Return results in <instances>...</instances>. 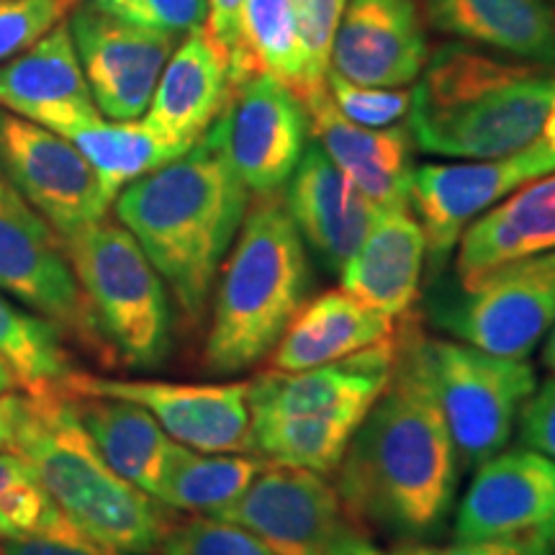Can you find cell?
<instances>
[{
	"instance_id": "obj_1",
	"label": "cell",
	"mask_w": 555,
	"mask_h": 555,
	"mask_svg": "<svg viewBox=\"0 0 555 555\" xmlns=\"http://www.w3.org/2000/svg\"><path fill=\"white\" fill-rule=\"evenodd\" d=\"M335 474L345 519L365 532L429 538L453 509L457 450L435 391L429 337L412 314L397 330L391 378Z\"/></svg>"
},
{
	"instance_id": "obj_2",
	"label": "cell",
	"mask_w": 555,
	"mask_h": 555,
	"mask_svg": "<svg viewBox=\"0 0 555 555\" xmlns=\"http://www.w3.org/2000/svg\"><path fill=\"white\" fill-rule=\"evenodd\" d=\"M114 204L183 317L198 324L249 206L217 137L206 131L189 152L129 183Z\"/></svg>"
},
{
	"instance_id": "obj_3",
	"label": "cell",
	"mask_w": 555,
	"mask_h": 555,
	"mask_svg": "<svg viewBox=\"0 0 555 555\" xmlns=\"http://www.w3.org/2000/svg\"><path fill=\"white\" fill-rule=\"evenodd\" d=\"M553 103V69L450 41L416 78L409 134L429 155L496 159L535 144Z\"/></svg>"
},
{
	"instance_id": "obj_4",
	"label": "cell",
	"mask_w": 555,
	"mask_h": 555,
	"mask_svg": "<svg viewBox=\"0 0 555 555\" xmlns=\"http://www.w3.org/2000/svg\"><path fill=\"white\" fill-rule=\"evenodd\" d=\"M219 273L204 365L232 376L273 352L311 288L309 249L281 193L258 196L247 206Z\"/></svg>"
},
{
	"instance_id": "obj_5",
	"label": "cell",
	"mask_w": 555,
	"mask_h": 555,
	"mask_svg": "<svg viewBox=\"0 0 555 555\" xmlns=\"http://www.w3.org/2000/svg\"><path fill=\"white\" fill-rule=\"evenodd\" d=\"M13 453L54 504L90 538L121 553H157L172 525L163 504L108 466L65 391L24 397Z\"/></svg>"
},
{
	"instance_id": "obj_6",
	"label": "cell",
	"mask_w": 555,
	"mask_h": 555,
	"mask_svg": "<svg viewBox=\"0 0 555 555\" xmlns=\"http://www.w3.org/2000/svg\"><path fill=\"white\" fill-rule=\"evenodd\" d=\"M95 327L129 367H157L170 352V298L131 232L93 221L62 237Z\"/></svg>"
},
{
	"instance_id": "obj_7",
	"label": "cell",
	"mask_w": 555,
	"mask_h": 555,
	"mask_svg": "<svg viewBox=\"0 0 555 555\" xmlns=\"http://www.w3.org/2000/svg\"><path fill=\"white\" fill-rule=\"evenodd\" d=\"M429 319L457 343L527 360L555 324V249L457 281L433 296Z\"/></svg>"
},
{
	"instance_id": "obj_8",
	"label": "cell",
	"mask_w": 555,
	"mask_h": 555,
	"mask_svg": "<svg viewBox=\"0 0 555 555\" xmlns=\"http://www.w3.org/2000/svg\"><path fill=\"white\" fill-rule=\"evenodd\" d=\"M0 291L52 322L103 360L111 347L95 327L60 232L0 170Z\"/></svg>"
},
{
	"instance_id": "obj_9",
	"label": "cell",
	"mask_w": 555,
	"mask_h": 555,
	"mask_svg": "<svg viewBox=\"0 0 555 555\" xmlns=\"http://www.w3.org/2000/svg\"><path fill=\"white\" fill-rule=\"evenodd\" d=\"M429 365L457 455L478 468L509 442L525 401L538 388L535 367L457 339H429Z\"/></svg>"
},
{
	"instance_id": "obj_10",
	"label": "cell",
	"mask_w": 555,
	"mask_h": 555,
	"mask_svg": "<svg viewBox=\"0 0 555 555\" xmlns=\"http://www.w3.org/2000/svg\"><path fill=\"white\" fill-rule=\"evenodd\" d=\"M551 172H555V152L543 139L506 157L414 168L409 201L425 229L429 270L437 273L446 266L478 217L517 189Z\"/></svg>"
},
{
	"instance_id": "obj_11",
	"label": "cell",
	"mask_w": 555,
	"mask_h": 555,
	"mask_svg": "<svg viewBox=\"0 0 555 555\" xmlns=\"http://www.w3.org/2000/svg\"><path fill=\"white\" fill-rule=\"evenodd\" d=\"M62 391L69 397L131 401L147 409L172 440L201 453H255L249 380L170 384L75 371L62 384Z\"/></svg>"
},
{
	"instance_id": "obj_12",
	"label": "cell",
	"mask_w": 555,
	"mask_h": 555,
	"mask_svg": "<svg viewBox=\"0 0 555 555\" xmlns=\"http://www.w3.org/2000/svg\"><path fill=\"white\" fill-rule=\"evenodd\" d=\"M232 170L255 196L281 193L309 147V114L291 90L268 73L234 86L219 119L208 127Z\"/></svg>"
},
{
	"instance_id": "obj_13",
	"label": "cell",
	"mask_w": 555,
	"mask_h": 555,
	"mask_svg": "<svg viewBox=\"0 0 555 555\" xmlns=\"http://www.w3.org/2000/svg\"><path fill=\"white\" fill-rule=\"evenodd\" d=\"M0 170L60 237L106 219L114 204L73 142L5 108H0Z\"/></svg>"
},
{
	"instance_id": "obj_14",
	"label": "cell",
	"mask_w": 555,
	"mask_h": 555,
	"mask_svg": "<svg viewBox=\"0 0 555 555\" xmlns=\"http://www.w3.org/2000/svg\"><path fill=\"white\" fill-rule=\"evenodd\" d=\"M67 26L95 108L114 121L142 119L178 37L142 29L88 0L75 5Z\"/></svg>"
},
{
	"instance_id": "obj_15",
	"label": "cell",
	"mask_w": 555,
	"mask_h": 555,
	"mask_svg": "<svg viewBox=\"0 0 555 555\" xmlns=\"http://www.w3.org/2000/svg\"><path fill=\"white\" fill-rule=\"evenodd\" d=\"M208 517L245 527L275 555H324L347 522L327 476L270 461L232 504Z\"/></svg>"
},
{
	"instance_id": "obj_16",
	"label": "cell",
	"mask_w": 555,
	"mask_h": 555,
	"mask_svg": "<svg viewBox=\"0 0 555 555\" xmlns=\"http://www.w3.org/2000/svg\"><path fill=\"white\" fill-rule=\"evenodd\" d=\"M547 538L555 543V461L532 448L499 450L478 466L455 517L457 540Z\"/></svg>"
},
{
	"instance_id": "obj_17",
	"label": "cell",
	"mask_w": 555,
	"mask_h": 555,
	"mask_svg": "<svg viewBox=\"0 0 555 555\" xmlns=\"http://www.w3.org/2000/svg\"><path fill=\"white\" fill-rule=\"evenodd\" d=\"M429 60L425 18L414 0H347L330 69L371 88H404Z\"/></svg>"
},
{
	"instance_id": "obj_18",
	"label": "cell",
	"mask_w": 555,
	"mask_h": 555,
	"mask_svg": "<svg viewBox=\"0 0 555 555\" xmlns=\"http://www.w3.org/2000/svg\"><path fill=\"white\" fill-rule=\"evenodd\" d=\"M283 204L304 245L330 273L337 275L365 240L367 229L380 211L324 155L319 144H309L304 157L298 159L294 176L286 183Z\"/></svg>"
},
{
	"instance_id": "obj_19",
	"label": "cell",
	"mask_w": 555,
	"mask_h": 555,
	"mask_svg": "<svg viewBox=\"0 0 555 555\" xmlns=\"http://www.w3.org/2000/svg\"><path fill=\"white\" fill-rule=\"evenodd\" d=\"M232 90V57L201 26L172 50L142 121L165 142L189 152L219 119Z\"/></svg>"
},
{
	"instance_id": "obj_20",
	"label": "cell",
	"mask_w": 555,
	"mask_h": 555,
	"mask_svg": "<svg viewBox=\"0 0 555 555\" xmlns=\"http://www.w3.org/2000/svg\"><path fill=\"white\" fill-rule=\"evenodd\" d=\"M309 131L332 163L378 208L412 206V134L409 127L367 129L347 121L330 90L304 101Z\"/></svg>"
},
{
	"instance_id": "obj_21",
	"label": "cell",
	"mask_w": 555,
	"mask_h": 555,
	"mask_svg": "<svg viewBox=\"0 0 555 555\" xmlns=\"http://www.w3.org/2000/svg\"><path fill=\"white\" fill-rule=\"evenodd\" d=\"M425 260L427 237L412 206L380 208L365 240L339 270V283L365 307L401 319L420 296Z\"/></svg>"
},
{
	"instance_id": "obj_22",
	"label": "cell",
	"mask_w": 555,
	"mask_h": 555,
	"mask_svg": "<svg viewBox=\"0 0 555 555\" xmlns=\"http://www.w3.org/2000/svg\"><path fill=\"white\" fill-rule=\"evenodd\" d=\"M397 332L365 350L309 371H268L249 380V414H317L347 401H376L391 378Z\"/></svg>"
},
{
	"instance_id": "obj_23",
	"label": "cell",
	"mask_w": 555,
	"mask_h": 555,
	"mask_svg": "<svg viewBox=\"0 0 555 555\" xmlns=\"http://www.w3.org/2000/svg\"><path fill=\"white\" fill-rule=\"evenodd\" d=\"M422 18L463 44L555 73V5L547 0H414Z\"/></svg>"
},
{
	"instance_id": "obj_24",
	"label": "cell",
	"mask_w": 555,
	"mask_h": 555,
	"mask_svg": "<svg viewBox=\"0 0 555 555\" xmlns=\"http://www.w3.org/2000/svg\"><path fill=\"white\" fill-rule=\"evenodd\" d=\"M0 108L47 129H54L67 116L95 108L65 21L29 50L0 65Z\"/></svg>"
},
{
	"instance_id": "obj_25",
	"label": "cell",
	"mask_w": 555,
	"mask_h": 555,
	"mask_svg": "<svg viewBox=\"0 0 555 555\" xmlns=\"http://www.w3.org/2000/svg\"><path fill=\"white\" fill-rule=\"evenodd\" d=\"M457 249V281L555 249V172L517 189L478 217Z\"/></svg>"
},
{
	"instance_id": "obj_26",
	"label": "cell",
	"mask_w": 555,
	"mask_h": 555,
	"mask_svg": "<svg viewBox=\"0 0 555 555\" xmlns=\"http://www.w3.org/2000/svg\"><path fill=\"white\" fill-rule=\"evenodd\" d=\"M393 335V319L358 298L327 291L307 301L270 352V371L296 373L335 363Z\"/></svg>"
},
{
	"instance_id": "obj_27",
	"label": "cell",
	"mask_w": 555,
	"mask_h": 555,
	"mask_svg": "<svg viewBox=\"0 0 555 555\" xmlns=\"http://www.w3.org/2000/svg\"><path fill=\"white\" fill-rule=\"evenodd\" d=\"M82 427L108 466L152 499L157 496L176 440L147 409L121 399L73 397Z\"/></svg>"
},
{
	"instance_id": "obj_28",
	"label": "cell",
	"mask_w": 555,
	"mask_h": 555,
	"mask_svg": "<svg viewBox=\"0 0 555 555\" xmlns=\"http://www.w3.org/2000/svg\"><path fill=\"white\" fill-rule=\"evenodd\" d=\"M52 131L80 150L90 168L99 172L111 201H116L137 178L183 155V150L157 137L144 121H114L106 119L99 108L67 116Z\"/></svg>"
},
{
	"instance_id": "obj_29",
	"label": "cell",
	"mask_w": 555,
	"mask_h": 555,
	"mask_svg": "<svg viewBox=\"0 0 555 555\" xmlns=\"http://www.w3.org/2000/svg\"><path fill=\"white\" fill-rule=\"evenodd\" d=\"M373 404L376 401H347L317 414L253 416L255 453L281 466L335 474Z\"/></svg>"
},
{
	"instance_id": "obj_30",
	"label": "cell",
	"mask_w": 555,
	"mask_h": 555,
	"mask_svg": "<svg viewBox=\"0 0 555 555\" xmlns=\"http://www.w3.org/2000/svg\"><path fill=\"white\" fill-rule=\"evenodd\" d=\"M266 466V457L258 455L201 453L176 442L155 499L178 512L214 515L232 504Z\"/></svg>"
},
{
	"instance_id": "obj_31",
	"label": "cell",
	"mask_w": 555,
	"mask_h": 555,
	"mask_svg": "<svg viewBox=\"0 0 555 555\" xmlns=\"http://www.w3.org/2000/svg\"><path fill=\"white\" fill-rule=\"evenodd\" d=\"M242 50L234 65V86L268 73L294 90L307 93V62L298 41L294 0H242L240 13Z\"/></svg>"
},
{
	"instance_id": "obj_32",
	"label": "cell",
	"mask_w": 555,
	"mask_h": 555,
	"mask_svg": "<svg viewBox=\"0 0 555 555\" xmlns=\"http://www.w3.org/2000/svg\"><path fill=\"white\" fill-rule=\"evenodd\" d=\"M0 358L16 373L18 386L31 397L62 391V384L73 376L62 332L47 319L34 317L11 301L0 291Z\"/></svg>"
},
{
	"instance_id": "obj_33",
	"label": "cell",
	"mask_w": 555,
	"mask_h": 555,
	"mask_svg": "<svg viewBox=\"0 0 555 555\" xmlns=\"http://www.w3.org/2000/svg\"><path fill=\"white\" fill-rule=\"evenodd\" d=\"M29 463L13 450L0 453V543L11 538L34 535L65 522Z\"/></svg>"
},
{
	"instance_id": "obj_34",
	"label": "cell",
	"mask_w": 555,
	"mask_h": 555,
	"mask_svg": "<svg viewBox=\"0 0 555 555\" xmlns=\"http://www.w3.org/2000/svg\"><path fill=\"white\" fill-rule=\"evenodd\" d=\"M157 555H275L270 547L224 519L198 515L185 522H172L165 532Z\"/></svg>"
},
{
	"instance_id": "obj_35",
	"label": "cell",
	"mask_w": 555,
	"mask_h": 555,
	"mask_svg": "<svg viewBox=\"0 0 555 555\" xmlns=\"http://www.w3.org/2000/svg\"><path fill=\"white\" fill-rule=\"evenodd\" d=\"M345 5L347 0H294L298 41L307 62V93L301 103L327 88L332 41Z\"/></svg>"
},
{
	"instance_id": "obj_36",
	"label": "cell",
	"mask_w": 555,
	"mask_h": 555,
	"mask_svg": "<svg viewBox=\"0 0 555 555\" xmlns=\"http://www.w3.org/2000/svg\"><path fill=\"white\" fill-rule=\"evenodd\" d=\"M327 90L335 108L347 121L367 129L397 127L401 119H406L412 106V93L404 88L358 86L339 78L332 69L327 73Z\"/></svg>"
},
{
	"instance_id": "obj_37",
	"label": "cell",
	"mask_w": 555,
	"mask_h": 555,
	"mask_svg": "<svg viewBox=\"0 0 555 555\" xmlns=\"http://www.w3.org/2000/svg\"><path fill=\"white\" fill-rule=\"evenodd\" d=\"M88 3L142 29L163 31L170 37H185L206 26L208 18V0H88Z\"/></svg>"
},
{
	"instance_id": "obj_38",
	"label": "cell",
	"mask_w": 555,
	"mask_h": 555,
	"mask_svg": "<svg viewBox=\"0 0 555 555\" xmlns=\"http://www.w3.org/2000/svg\"><path fill=\"white\" fill-rule=\"evenodd\" d=\"M73 0H0V65L62 24Z\"/></svg>"
},
{
	"instance_id": "obj_39",
	"label": "cell",
	"mask_w": 555,
	"mask_h": 555,
	"mask_svg": "<svg viewBox=\"0 0 555 555\" xmlns=\"http://www.w3.org/2000/svg\"><path fill=\"white\" fill-rule=\"evenodd\" d=\"M0 555H124L101 540L86 535L69 519L52 530L34 532V535L11 538L0 543Z\"/></svg>"
},
{
	"instance_id": "obj_40",
	"label": "cell",
	"mask_w": 555,
	"mask_h": 555,
	"mask_svg": "<svg viewBox=\"0 0 555 555\" xmlns=\"http://www.w3.org/2000/svg\"><path fill=\"white\" fill-rule=\"evenodd\" d=\"M555 543L547 538H499V540H457L453 545L406 543L388 555H553Z\"/></svg>"
},
{
	"instance_id": "obj_41",
	"label": "cell",
	"mask_w": 555,
	"mask_h": 555,
	"mask_svg": "<svg viewBox=\"0 0 555 555\" xmlns=\"http://www.w3.org/2000/svg\"><path fill=\"white\" fill-rule=\"evenodd\" d=\"M522 446L538 450L555 461V376L532 391L519 412Z\"/></svg>"
},
{
	"instance_id": "obj_42",
	"label": "cell",
	"mask_w": 555,
	"mask_h": 555,
	"mask_svg": "<svg viewBox=\"0 0 555 555\" xmlns=\"http://www.w3.org/2000/svg\"><path fill=\"white\" fill-rule=\"evenodd\" d=\"M240 13H242V0H208L206 29L211 31V37L217 39L219 44L229 52V57H232V75L242 50Z\"/></svg>"
},
{
	"instance_id": "obj_43",
	"label": "cell",
	"mask_w": 555,
	"mask_h": 555,
	"mask_svg": "<svg viewBox=\"0 0 555 555\" xmlns=\"http://www.w3.org/2000/svg\"><path fill=\"white\" fill-rule=\"evenodd\" d=\"M324 555H384V553L371 543V538H367L365 530L345 522L343 530L337 532L327 551H324Z\"/></svg>"
},
{
	"instance_id": "obj_44",
	"label": "cell",
	"mask_w": 555,
	"mask_h": 555,
	"mask_svg": "<svg viewBox=\"0 0 555 555\" xmlns=\"http://www.w3.org/2000/svg\"><path fill=\"white\" fill-rule=\"evenodd\" d=\"M21 409H24V397L18 393H0V453L13 448V437H16Z\"/></svg>"
},
{
	"instance_id": "obj_45",
	"label": "cell",
	"mask_w": 555,
	"mask_h": 555,
	"mask_svg": "<svg viewBox=\"0 0 555 555\" xmlns=\"http://www.w3.org/2000/svg\"><path fill=\"white\" fill-rule=\"evenodd\" d=\"M16 386H18L16 373H13V367L5 363L3 358H0V393L16 391Z\"/></svg>"
},
{
	"instance_id": "obj_46",
	"label": "cell",
	"mask_w": 555,
	"mask_h": 555,
	"mask_svg": "<svg viewBox=\"0 0 555 555\" xmlns=\"http://www.w3.org/2000/svg\"><path fill=\"white\" fill-rule=\"evenodd\" d=\"M543 365L555 376V324L547 332V343L543 347Z\"/></svg>"
},
{
	"instance_id": "obj_47",
	"label": "cell",
	"mask_w": 555,
	"mask_h": 555,
	"mask_svg": "<svg viewBox=\"0 0 555 555\" xmlns=\"http://www.w3.org/2000/svg\"><path fill=\"white\" fill-rule=\"evenodd\" d=\"M540 139L547 144L555 152V103L551 106V111H547V119L543 124V134H540Z\"/></svg>"
}]
</instances>
